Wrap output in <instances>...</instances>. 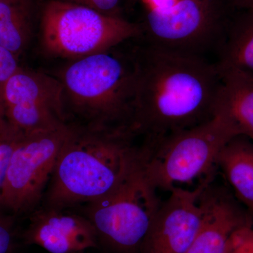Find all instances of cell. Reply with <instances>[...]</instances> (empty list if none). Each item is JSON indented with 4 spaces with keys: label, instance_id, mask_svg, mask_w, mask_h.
I'll use <instances>...</instances> for the list:
<instances>
[{
    "label": "cell",
    "instance_id": "cell-1",
    "mask_svg": "<svg viewBox=\"0 0 253 253\" xmlns=\"http://www.w3.org/2000/svg\"><path fill=\"white\" fill-rule=\"evenodd\" d=\"M134 63L130 126L155 140L198 126L215 114L221 76L201 55L151 44Z\"/></svg>",
    "mask_w": 253,
    "mask_h": 253
},
{
    "label": "cell",
    "instance_id": "cell-2",
    "mask_svg": "<svg viewBox=\"0 0 253 253\" xmlns=\"http://www.w3.org/2000/svg\"><path fill=\"white\" fill-rule=\"evenodd\" d=\"M129 126H73L46 192V206L63 210L89 204L119 187L143 162L145 145Z\"/></svg>",
    "mask_w": 253,
    "mask_h": 253
},
{
    "label": "cell",
    "instance_id": "cell-3",
    "mask_svg": "<svg viewBox=\"0 0 253 253\" xmlns=\"http://www.w3.org/2000/svg\"><path fill=\"white\" fill-rule=\"evenodd\" d=\"M65 104L89 120V126H129L134 63L111 50L73 60L59 78Z\"/></svg>",
    "mask_w": 253,
    "mask_h": 253
},
{
    "label": "cell",
    "instance_id": "cell-4",
    "mask_svg": "<svg viewBox=\"0 0 253 253\" xmlns=\"http://www.w3.org/2000/svg\"><path fill=\"white\" fill-rule=\"evenodd\" d=\"M236 136L219 113L198 126L146 141L143 170L155 189L170 191L199 178H212L223 146Z\"/></svg>",
    "mask_w": 253,
    "mask_h": 253
},
{
    "label": "cell",
    "instance_id": "cell-5",
    "mask_svg": "<svg viewBox=\"0 0 253 253\" xmlns=\"http://www.w3.org/2000/svg\"><path fill=\"white\" fill-rule=\"evenodd\" d=\"M41 30L48 54L73 61L112 50L144 32L142 25L64 0L44 5Z\"/></svg>",
    "mask_w": 253,
    "mask_h": 253
},
{
    "label": "cell",
    "instance_id": "cell-6",
    "mask_svg": "<svg viewBox=\"0 0 253 253\" xmlns=\"http://www.w3.org/2000/svg\"><path fill=\"white\" fill-rule=\"evenodd\" d=\"M143 163L112 193L87 204L99 242L113 253H141L161 202Z\"/></svg>",
    "mask_w": 253,
    "mask_h": 253
},
{
    "label": "cell",
    "instance_id": "cell-7",
    "mask_svg": "<svg viewBox=\"0 0 253 253\" xmlns=\"http://www.w3.org/2000/svg\"><path fill=\"white\" fill-rule=\"evenodd\" d=\"M73 128L66 123L20 137L0 194L1 211L15 216L36 207L44 196L60 151Z\"/></svg>",
    "mask_w": 253,
    "mask_h": 253
},
{
    "label": "cell",
    "instance_id": "cell-8",
    "mask_svg": "<svg viewBox=\"0 0 253 253\" xmlns=\"http://www.w3.org/2000/svg\"><path fill=\"white\" fill-rule=\"evenodd\" d=\"M230 17L219 0H178L168 9L146 11L142 26L151 44L203 56L214 43L219 47Z\"/></svg>",
    "mask_w": 253,
    "mask_h": 253
},
{
    "label": "cell",
    "instance_id": "cell-9",
    "mask_svg": "<svg viewBox=\"0 0 253 253\" xmlns=\"http://www.w3.org/2000/svg\"><path fill=\"white\" fill-rule=\"evenodd\" d=\"M211 179L196 189L176 187L161 203L141 253H186L202 222L201 196Z\"/></svg>",
    "mask_w": 253,
    "mask_h": 253
},
{
    "label": "cell",
    "instance_id": "cell-10",
    "mask_svg": "<svg viewBox=\"0 0 253 253\" xmlns=\"http://www.w3.org/2000/svg\"><path fill=\"white\" fill-rule=\"evenodd\" d=\"M23 238L50 253H81L99 242L89 219L49 208L35 213Z\"/></svg>",
    "mask_w": 253,
    "mask_h": 253
},
{
    "label": "cell",
    "instance_id": "cell-11",
    "mask_svg": "<svg viewBox=\"0 0 253 253\" xmlns=\"http://www.w3.org/2000/svg\"><path fill=\"white\" fill-rule=\"evenodd\" d=\"M201 199L202 222L186 253H225L233 231L253 220V214L226 190L214 189L211 183L205 188Z\"/></svg>",
    "mask_w": 253,
    "mask_h": 253
},
{
    "label": "cell",
    "instance_id": "cell-12",
    "mask_svg": "<svg viewBox=\"0 0 253 253\" xmlns=\"http://www.w3.org/2000/svg\"><path fill=\"white\" fill-rule=\"evenodd\" d=\"M221 86L215 113L220 114L236 136L253 141V76L219 72Z\"/></svg>",
    "mask_w": 253,
    "mask_h": 253
},
{
    "label": "cell",
    "instance_id": "cell-13",
    "mask_svg": "<svg viewBox=\"0 0 253 253\" xmlns=\"http://www.w3.org/2000/svg\"><path fill=\"white\" fill-rule=\"evenodd\" d=\"M4 110L24 105H45L65 114L64 92L61 81L44 73L19 67L4 89Z\"/></svg>",
    "mask_w": 253,
    "mask_h": 253
},
{
    "label": "cell",
    "instance_id": "cell-14",
    "mask_svg": "<svg viewBox=\"0 0 253 253\" xmlns=\"http://www.w3.org/2000/svg\"><path fill=\"white\" fill-rule=\"evenodd\" d=\"M219 46V72L253 76V9L236 10Z\"/></svg>",
    "mask_w": 253,
    "mask_h": 253
},
{
    "label": "cell",
    "instance_id": "cell-15",
    "mask_svg": "<svg viewBox=\"0 0 253 253\" xmlns=\"http://www.w3.org/2000/svg\"><path fill=\"white\" fill-rule=\"evenodd\" d=\"M217 166L231 186L235 197L246 208L253 205V141L234 136L221 149Z\"/></svg>",
    "mask_w": 253,
    "mask_h": 253
},
{
    "label": "cell",
    "instance_id": "cell-16",
    "mask_svg": "<svg viewBox=\"0 0 253 253\" xmlns=\"http://www.w3.org/2000/svg\"><path fill=\"white\" fill-rule=\"evenodd\" d=\"M34 19L33 0H0V46L18 58L31 41Z\"/></svg>",
    "mask_w": 253,
    "mask_h": 253
},
{
    "label": "cell",
    "instance_id": "cell-17",
    "mask_svg": "<svg viewBox=\"0 0 253 253\" xmlns=\"http://www.w3.org/2000/svg\"><path fill=\"white\" fill-rule=\"evenodd\" d=\"M22 135L7 126L0 129V194L4 186L6 173L14 150Z\"/></svg>",
    "mask_w": 253,
    "mask_h": 253
},
{
    "label": "cell",
    "instance_id": "cell-18",
    "mask_svg": "<svg viewBox=\"0 0 253 253\" xmlns=\"http://www.w3.org/2000/svg\"><path fill=\"white\" fill-rule=\"evenodd\" d=\"M18 67V58L0 46V129L6 126L4 99L5 86Z\"/></svg>",
    "mask_w": 253,
    "mask_h": 253
},
{
    "label": "cell",
    "instance_id": "cell-19",
    "mask_svg": "<svg viewBox=\"0 0 253 253\" xmlns=\"http://www.w3.org/2000/svg\"><path fill=\"white\" fill-rule=\"evenodd\" d=\"M225 253H253V219L233 231Z\"/></svg>",
    "mask_w": 253,
    "mask_h": 253
},
{
    "label": "cell",
    "instance_id": "cell-20",
    "mask_svg": "<svg viewBox=\"0 0 253 253\" xmlns=\"http://www.w3.org/2000/svg\"><path fill=\"white\" fill-rule=\"evenodd\" d=\"M14 215L0 209V253H12L15 244Z\"/></svg>",
    "mask_w": 253,
    "mask_h": 253
},
{
    "label": "cell",
    "instance_id": "cell-21",
    "mask_svg": "<svg viewBox=\"0 0 253 253\" xmlns=\"http://www.w3.org/2000/svg\"><path fill=\"white\" fill-rule=\"evenodd\" d=\"M75 4L83 5L110 16L123 17L125 0H64Z\"/></svg>",
    "mask_w": 253,
    "mask_h": 253
},
{
    "label": "cell",
    "instance_id": "cell-22",
    "mask_svg": "<svg viewBox=\"0 0 253 253\" xmlns=\"http://www.w3.org/2000/svg\"><path fill=\"white\" fill-rule=\"evenodd\" d=\"M178 0H141L146 11H158L168 9Z\"/></svg>",
    "mask_w": 253,
    "mask_h": 253
},
{
    "label": "cell",
    "instance_id": "cell-23",
    "mask_svg": "<svg viewBox=\"0 0 253 253\" xmlns=\"http://www.w3.org/2000/svg\"><path fill=\"white\" fill-rule=\"evenodd\" d=\"M229 5L235 10L253 9V0H229Z\"/></svg>",
    "mask_w": 253,
    "mask_h": 253
},
{
    "label": "cell",
    "instance_id": "cell-24",
    "mask_svg": "<svg viewBox=\"0 0 253 253\" xmlns=\"http://www.w3.org/2000/svg\"><path fill=\"white\" fill-rule=\"evenodd\" d=\"M248 208H249L250 211H251L253 215V205H252V206H249V207H248Z\"/></svg>",
    "mask_w": 253,
    "mask_h": 253
}]
</instances>
